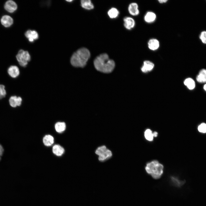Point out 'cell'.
<instances>
[{
	"label": "cell",
	"instance_id": "1",
	"mask_svg": "<svg viewBox=\"0 0 206 206\" xmlns=\"http://www.w3.org/2000/svg\"><path fill=\"white\" fill-rule=\"evenodd\" d=\"M94 64L97 71L105 74L111 73L115 67L114 61L110 59L108 55L106 53L97 57L94 60Z\"/></svg>",
	"mask_w": 206,
	"mask_h": 206
},
{
	"label": "cell",
	"instance_id": "2",
	"mask_svg": "<svg viewBox=\"0 0 206 206\" xmlns=\"http://www.w3.org/2000/svg\"><path fill=\"white\" fill-rule=\"evenodd\" d=\"M90 56V53L87 49H80L72 56L70 59L71 64L76 67L84 68L86 65Z\"/></svg>",
	"mask_w": 206,
	"mask_h": 206
},
{
	"label": "cell",
	"instance_id": "3",
	"mask_svg": "<svg viewBox=\"0 0 206 206\" xmlns=\"http://www.w3.org/2000/svg\"><path fill=\"white\" fill-rule=\"evenodd\" d=\"M163 165L157 161L154 160L147 164L145 167L147 173L154 179H159L161 177L163 169Z\"/></svg>",
	"mask_w": 206,
	"mask_h": 206
},
{
	"label": "cell",
	"instance_id": "4",
	"mask_svg": "<svg viewBox=\"0 0 206 206\" xmlns=\"http://www.w3.org/2000/svg\"><path fill=\"white\" fill-rule=\"evenodd\" d=\"M95 153L99 156L98 159L101 162L105 161L112 156V152L104 145L98 147L95 151Z\"/></svg>",
	"mask_w": 206,
	"mask_h": 206
},
{
	"label": "cell",
	"instance_id": "5",
	"mask_svg": "<svg viewBox=\"0 0 206 206\" xmlns=\"http://www.w3.org/2000/svg\"><path fill=\"white\" fill-rule=\"evenodd\" d=\"M16 58L19 65L23 67H25L31 59V57L28 52L22 49L19 51Z\"/></svg>",
	"mask_w": 206,
	"mask_h": 206
},
{
	"label": "cell",
	"instance_id": "6",
	"mask_svg": "<svg viewBox=\"0 0 206 206\" xmlns=\"http://www.w3.org/2000/svg\"><path fill=\"white\" fill-rule=\"evenodd\" d=\"M10 105L13 108H15L21 105L22 99L19 96H12L9 98V100Z\"/></svg>",
	"mask_w": 206,
	"mask_h": 206
},
{
	"label": "cell",
	"instance_id": "7",
	"mask_svg": "<svg viewBox=\"0 0 206 206\" xmlns=\"http://www.w3.org/2000/svg\"><path fill=\"white\" fill-rule=\"evenodd\" d=\"M7 72L9 76L13 78H17L20 74L18 67L15 65L10 66L7 69Z\"/></svg>",
	"mask_w": 206,
	"mask_h": 206
},
{
	"label": "cell",
	"instance_id": "8",
	"mask_svg": "<svg viewBox=\"0 0 206 206\" xmlns=\"http://www.w3.org/2000/svg\"><path fill=\"white\" fill-rule=\"evenodd\" d=\"M16 3L12 0L7 1L4 5L5 9L8 12L12 13L15 11L17 8Z\"/></svg>",
	"mask_w": 206,
	"mask_h": 206
},
{
	"label": "cell",
	"instance_id": "9",
	"mask_svg": "<svg viewBox=\"0 0 206 206\" xmlns=\"http://www.w3.org/2000/svg\"><path fill=\"white\" fill-rule=\"evenodd\" d=\"M2 24L6 27H9L13 23V19L10 16L5 15L2 17L1 19Z\"/></svg>",
	"mask_w": 206,
	"mask_h": 206
},
{
	"label": "cell",
	"instance_id": "10",
	"mask_svg": "<svg viewBox=\"0 0 206 206\" xmlns=\"http://www.w3.org/2000/svg\"><path fill=\"white\" fill-rule=\"evenodd\" d=\"M25 35L31 42L38 39L39 37L37 33L35 30H28L25 33Z\"/></svg>",
	"mask_w": 206,
	"mask_h": 206
},
{
	"label": "cell",
	"instance_id": "11",
	"mask_svg": "<svg viewBox=\"0 0 206 206\" xmlns=\"http://www.w3.org/2000/svg\"><path fill=\"white\" fill-rule=\"evenodd\" d=\"M128 11L130 14L133 16H136L139 13L138 5L136 3H132L129 5Z\"/></svg>",
	"mask_w": 206,
	"mask_h": 206
},
{
	"label": "cell",
	"instance_id": "12",
	"mask_svg": "<svg viewBox=\"0 0 206 206\" xmlns=\"http://www.w3.org/2000/svg\"><path fill=\"white\" fill-rule=\"evenodd\" d=\"M124 26L127 29L130 30L133 28L135 25L134 20L132 17H126L124 19Z\"/></svg>",
	"mask_w": 206,
	"mask_h": 206
},
{
	"label": "cell",
	"instance_id": "13",
	"mask_svg": "<svg viewBox=\"0 0 206 206\" xmlns=\"http://www.w3.org/2000/svg\"><path fill=\"white\" fill-rule=\"evenodd\" d=\"M148 47L149 49L152 50L157 49L160 46L159 41L156 39H150L148 43Z\"/></svg>",
	"mask_w": 206,
	"mask_h": 206
},
{
	"label": "cell",
	"instance_id": "14",
	"mask_svg": "<svg viewBox=\"0 0 206 206\" xmlns=\"http://www.w3.org/2000/svg\"><path fill=\"white\" fill-rule=\"evenodd\" d=\"M154 66V64L152 62L145 60L143 62V65L141 68L142 71L144 72H146L151 70Z\"/></svg>",
	"mask_w": 206,
	"mask_h": 206
},
{
	"label": "cell",
	"instance_id": "15",
	"mask_svg": "<svg viewBox=\"0 0 206 206\" xmlns=\"http://www.w3.org/2000/svg\"><path fill=\"white\" fill-rule=\"evenodd\" d=\"M156 18V15L154 12L148 11L145 15L144 16V20L148 23H151L154 21Z\"/></svg>",
	"mask_w": 206,
	"mask_h": 206
},
{
	"label": "cell",
	"instance_id": "16",
	"mask_svg": "<svg viewBox=\"0 0 206 206\" xmlns=\"http://www.w3.org/2000/svg\"><path fill=\"white\" fill-rule=\"evenodd\" d=\"M196 80L199 83L206 82V70L202 69L199 72L196 77Z\"/></svg>",
	"mask_w": 206,
	"mask_h": 206
},
{
	"label": "cell",
	"instance_id": "17",
	"mask_svg": "<svg viewBox=\"0 0 206 206\" xmlns=\"http://www.w3.org/2000/svg\"><path fill=\"white\" fill-rule=\"evenodd\" d=\"M171 183L174 186L177 187H180L185 183V181L179 180L176 177L171 176L170 178Z\"/></svg>",
	"mask_w": 206,
	"mask_h": 206
},
{
	"label": "cell",
	"instance_id": "18",
	"mask_svg": "<svg viewBox=\"0 0 206 206\" xmlns=\"http://www.w3.org/2000/svg\"><path fill=\"white\" fill-rule=\"evenodd\" d=\"M53 153L57 156H61L64 152V149L62 146L58 144L54 145L52 148Z\"/></svg>",
	"mask_w": 206,
	"mask_h": 206
},
{
	"label": "cell",
	"instance_id": "19",
	"mask_svg": "<svg viewBox=\"0 0 206 206\" xmlns=\"http://www.w3.org/2000/svg\"><path fill=\"white\" fill-rule=\"evenodd\" d=\"M81 3L82 7L86 9H92L94 7L93 4L90 0H82Z\"/></svg>",
	"mask_w": 206,
	"mask_h": 206
},
{
	"label": "cell",
	"instance_id": "20",
	"mask_svg": "<svg viewBox=\"0 0 206 206\" xmlns=\"http://www.w3.org/2000/svg\"><path fill=\"white\" fill-rule=\"evenodd\" d=\"M43 142L45 146H50L54 143V138L51 135H46L43 138Z\"/></svg>",
	"mask_w": 206,
	"mask_h": 206
},
{
	"label": "cell",
	"instance_id": "21",
	"mask_svg": "<svg viewBox=\"0 0 206 206\" xmlns=\"http://www.w3.org/2000/svg\"><path fill=\"white\" fill-rule=\"evenodd\" d=\"M184 84L189 90H193L195 87V82L192 78H188L186 79L184 82Z\"/></svg>",
	"mask_w": 206,
	"mask_h": 206
},
{
	"label": "cell",
	"instance_id": "22",
	"mask_svg": "<svg viewBox=\"0 0 206 206\" xmlns=\"http://www.w3.org/2000/svg\"><path fill=\"white\" fill-rule=\"evenodd\" d=\"M55 128L58 132L61 133L65 130L66 128V125L64 122H58L55 125Z\"/></svg>",
	"mask_w": 206,
	"mask_h": 206
},
{
	"label": "cell",
	"instance_id": "23",
	"mask_svg": "<svg viewBox=\"0 0 206 206\" xmlns=\"http://www.w3.org/2000/svg\"><path fill=\"white\" fill-rule=\"evenodd\" d=\"M108 15L111 18H116L119 14L118 10L115 8H112L108 11Z\"/></svg>",
	"mask_w": 206,
	"mask_h": 206
},
{
	"label": "cell",
	"instance_id": "24",
	"mask_svg": "<svg viewBox=\"0 0 206 206\" xmlns=\"http://www.w3.org/2000/svg\"><path fill=\"white\" fill-rule=\"evenodd\" d=\"M144 136L146 139L149 141H152L154 136L153 132L150 129H146L144 132Z\"/></svg>",
	"mask_w": 206,
	"mask_h": 206
},
{
	"label": "cell",
	"instance_id": "25",
	"mask_svg": "<svg viewBox=\"0 0 206 206\" xmlns=\"http://www.w3.org/2000/svg\"><path fill=\"white\" fill-rule=\"evenodd\" d=\"M6 94L5 86L3 84H0V99L4 98Z\"/></svg>",
	"mask_w": 206,
	"mask_h": 206
},
{
	"label": "cell",
	"instance_id": "26",
	"mask_svg": "<svg viewBox=\"0 0 206 206\" xmlns=\"http://www.w3.org/2000/svg\"><path fill=\"white\" fill-rule=\"evenodd\" d=\"M199 132L203 133H206V124L205 123H202L199 125L198 128Z\"/></svg>",
	"mask_w": 206,
	"mask_h": 206
},
{
	"label": "cell",
	"instance_id": "27",
	"mask_svg": "<svg viewBox=\"0 0 206 206\" xmlns=\"http://www.w3.org/2000/svg\"><path fill=\"white\" fill-rule=\"evenodd\" d=\"M200 38L202 42L205 44H206V31H204L202 32L199 37Z\"/></svg>",
	"mask_w": 206,
	"mask_h": 206
},
{
	"label": "cell",
	"instance_id": "28",
	"mask_svg": "<svg viewBox=\"0 0 206 206\" xmlns=\"http://www.w3.org/2000/svg\"><path fill=\"white\" fill-rule=\"evenodd\" d=\"M4 152V149L2 146L0 144V156L1 157Z\"/></svg>",
	"mask_w": 206,
	"mask_h": 206
},
{
	"label": "cell",
	"instance_id": "29",
	"mask_svg": "<svg viewBox=\"0 0 206 206\" xmlns=\"http://www.w3.org/2000/svg\"><path fill=\"white\" fill-rule=\"evenodd\" d=\"M159 2L161 3H163L167 2L168 0H159L158 1Z\"/></svg>",
	"mask_w": 206,
	"mask_h": 206
},
{
	"label": "cell",
	"instance_id": "30",
	"mask_svg": "<svg viewBox=\"0 0 206 206\" xmlns=\"http://www.w3.org/2000/svg\"><path fill=\"white\" fill-rule=\"evenodd\" d=\"M154 136L155 137H156L157 136L158 133L156 132H153Z\"/></svg>",
	"mask_w": 206,
	"mask_h": 206
},
{
	"label": "cell",
	"instance_id": "31",
	"mask_svg": "<svg viewBox=\"0 0 206 206\" xmlns=\"http://www.w3.org/2000/svg\"><path fill=\"white\" fill-rule=\"evenodd\" d=\"M204 90L206 91V84H205L203 86Z\"/></svg>",
	"mask_w": 206,
	"mask_h": 206
},
{
	"label": "cell",
	"instance_id": "32",
	"mask_svg": "<svg viewBox=\"0 0 206 206\" xmlns=\"http://www.w3.org/2000/svg\"><path fill=\"white\" fill-rule=\"evenodd\" d=\"M67 1L68 2H71L73 1V0H67Z\"/></svg>",
	"mask_w": 206,
	"mask_h": 206
},
{
	"label": "cell",
	"instance_id": "33",
	"mask_svg": "<svg viewBox=\"0 0 206 206\" xmlns=\"http://www.w3.org/2000/svg\"><path fill=\"white\" fill-rule=\"evenodd\" d=\"M1 157L0 156V160H1Z\"/></svg>",
	"mask_w": 206,
	"mask_h": 206
}]
</instances>
